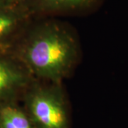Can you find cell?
<instances>
[{
	"instance_id": "cell-4",
	"label": "cell",
	"mask_w": 128,
	"mask_h": 128,
	"mask_svg": "<svg viewBox=\"0 0 128 128\" xmlns=\"http://www.w3.org/2000/svg\"><path fill=\"white\" fill-rule=\"evenodd\" d=\"M34 18L26 4L0 7V55L11 56Z\"/></svg>"
},
{
	"instance_id": "cell-1",
	"label": "cell",
	"mask_w": 128,
	"mask_h": 128,
	"mask_svg": "<svg viewBox=\"0 0 128 128\" xmlns=\"http://www.w3.org/2000/svg\"><path fill=\"white\" fill-rule=\"evenodd\" d=\"M82 51L78 34L56 17L34 18L11 56L35 79L62 82L76 69Z\"/></svg>"
},
{
	"instance_id": "cell-2",
	"label": "cell",
	"mask_w": 128,
	"mask_h": 128,
	"mask_svg": "<svg viewBox=\"0 0 128 128\" xmlns=\"http://www.w3.org/2000/svg\"><path fill=\"white\" fill-rule=\"evenodd\" d=\"M21 102L35 128H72L70 107L62 82L34 79Z\"/></svg>"
},
{
	"instance_id": "cell-6",
	"label": "cell",
	"mask_w": 128,
	"mask_h": 128,
	"mask_svg": "<svg viewBox=\"0 0 128 128\" xmlns=\"http://www.w3.org/2000/svg\"><path fill=\"white\" fill-rule=\"evenodd\" d=\"M19 102L0 103V128H35Z\"/></svg>"
},
{
	"instance_id": "cell-7",
	"label": "cell",
	"mask_w": 128,
	"mask_h": 128,
	"mask_svg": "<svg viewBox=\"0 0 128 128\" xmlns=\"http://www.w3.org/2000/svg\"><path fill=\"white\" fill-rule=\"evenodd\" d=\"M26 0H0V7H7L16 5L25 4Z\"/></svg>"
},
{
	"instance_id": "cell-5",
	"label": "cell",
	"mask_w": 128,
	"mask_h": 128,
	"mask_svg": "<svg viewBox=\"0 0 128 128\" xmlns=\"http://www.w3.org/2000/svg\"><path fill=\"white\" fill-rule=\"evenodd\" d=\"M34 79L13 57L0 55V103L21 102Z\"/></svg>"
},
{
	"instance_id": "cell-3",
	"label": "cell",
	"mask_w": 128,
	"mask_h": 128,
	"mask_svg": "<svg viewBox=\"0 0 128 128\" xmlns=\"http://www.w3.org/2000/svg\"><path fill=\"white\" fill-rule=\"evenodd\" d=\"M105 0H26L25 4L34 18L79 16L94 13Z\"/></svg>"
}]
</instances>
